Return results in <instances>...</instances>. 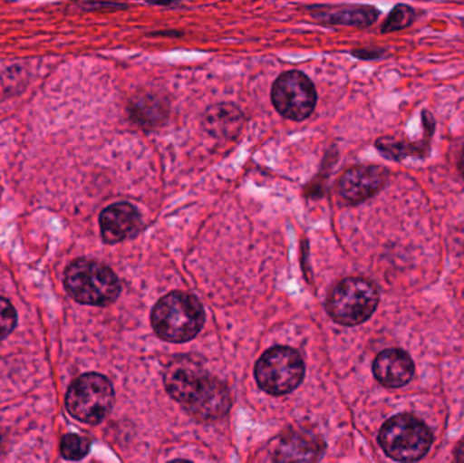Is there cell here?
Listing matches in <instances>:
<instances>
[{
  "label": "cell",
  "instance_id": "6da1fadb",
  "mask_svg": "<svg viewBox=\"0 0 464 463\" xmlns=\"http://www.w3.org/2000/svg\"><path fill=\"white\" fill-rule=\"evenodd\" d=\"M168 393L193 418L214 421L227 415L231 396L227 386L212 377L195 356H179L165 372Z\"/></svg>",
  "mask_w": 464,
  "mask_h": 463
},
{
  "label": "cell",
  "instance_id": "7a4b0ae2",
  "mask_svg": "<svg viewBox=\"0 0 464 463\" xmlns=\"http://www.w3.org/2000/svg\"><path fill=\"white\" fill-rule=\"evenodd\" d=\"M206 321L203 304L187 293H171L163 296L152 310L151 323L155 333L170 342H185L198 336Z\"/></svg>",
  "mask_w": 464,
  "mask_h": 463
},
{
  "label": "cell",
  "instance_id": "3957f363",
  "mask_svg": "<svg viewBox=\"0 0 464 463\" xmlns=\"http://www.w3.org/2000/svg\"><path fill=\"white\" fill-rule=\"evenodd\" d=\"M64 285L76 302L90 306H108L121 293L119 277L111 268L86 258L70 264L65 271Z\"/></svg>",
  "mask_w": 464,
  "mask_h": 463
},
{
  "label": "cell",
  "instance_id": "277c9868",
  "mask_svg": "<svg viewBox=\"0 0 464 463\" xmlns=\"http://www.w3.org/2000/svg\"><path fill=\"white\" fill-rule=\"evenodd\" d=\"M378 304V288L373 283L362 277H348L333 288L327 299V312L335 323L354 326L367 321Z\"/></svg>",
  "mask_w": 464,
  "mask_h": 463
},
{
  "label": "cell",
  "instance_id": "5b68a950",
  "mask_svg": "<svg viewBox=\"0 0 464 463\" xmlns=\"http://www.w3.org/2000/svg\"><path fill=\"white\" fill-rule=\"evenodd\" d=\"M433 438L430 429L413 416L390 419L382 427L379 443L387 456L395 461L416 462L427 456Z\"/></svg>",
  "mask_w": 464,
  "mask_h": 463
},
{
  "label": "cell",
  "instance_id": "8992f818",
  "mask_svg": "<svg viewBox=\"0 0 464 463\" xmlns=\"http://www.w3.org/2000/svg\"><path fill=\"white\" fill-rule=\"evenodd\" d=\"M114 401L111 383L100 374H86L71 385L67 393L68 412L82 423L98 424L111 412Z\"/></svg>",
  "mask_w": 464,
  "mask_h": 463
},
{
  "label": "cell",
  "instance_id": "52a82bcc",
  "mask_svg": "<svg viewBox=\"0 0 464 463\" xmlns=\"http://www.w3.org/2000/svg\"><path fill=\"white\" fill-rule=\"evenodd\" d=\"M303 377L304 363L302 356L288 347L266 351L256 366V382L273 396L291 393L302 383Z\"/></svg>",
  "mask_w": 464,
  "mask_h": 463
},
{
  "label": "cell",
  "instance_id": "ba28073f",
  "mask_svg": "<svg viewBox=\"0 0 464 463\" xmlns=\"http://www.w3.org/2000/svg\"><path fill=\"white\" fill-rule=\"evenodd\" d=\"M276 111L289 120L307 119L316 105V92L313 82L300 71L281 73L272 89Z\"/></svg>",
  "mask_w": 464,
  "mask_h": 463
},
{
  "label": "cell",
  "instance_id": "9c48e42d",
  "mask_svg": "<svg viewBox=\"0 0 464 463\" xmlns=\"http://www.w3.org/2000/svg\"><path fill=\"white\" fill-rule=\"evenodd\" d=\"M324 451L318 435L305 429H291L281 435L273 449L275 463H316Z\"/></svg>",
  "mask_w": 464,
  "mask_h": 463
},
{
  "label": "cell",
  "instance_id": "30bf717a",
  "mask_svg": "<svg viewBox=\"0 0 464 463\" xmlns=\"http://www.w3.org/2000/svg\"><path fill=\"white\" fill-rule=\"evenodd\" d=\"M386 174V170L379 166H354L341 177L337 185L338 193L346 203H362L383 188Z\"/></svg>",
  "mask_w": 464,
  "mask_h": 463
},
{
  "label": "cell",
  "instance_id": "8fae6325",
  "mask_svg": "<svg viewBox=\"0 0 464 463\" xmlns=\"http://www.w3.org/2000/svg\"><path fill=\"white\" fill-rule=\"evenodd\" d=\"M101 236L106 244H119L138 233L141 217L135 207L117 203L103 209L100 217Z\"/></svg>",
  "mask_w": 464,
  "mask_h": 463
},
{
  "label": "cell",
  "instance_id": "7c38bea8",
  "mask_svg": "<svg viewBox=\"0 0 464 463\" xmlns=\"http://www.w3.org/2000/svg\"><path fill=\"white\" fill-rule=\"evenodd\" d=\"M373 374L382 385L389 386V388H401L413 377V361L405 351H383L375 359Z\"/></svg>",
  "mask_w": 464,
  "mask_h": 463
},
{
  "label": "cell",
  "instance_id": "4fadbf2b",
  "mask_svg": "<svg viewBox=\"0 0 464 463\" xmlns=\"http://www.w3.org/2000/svg\"><path fill=\"white\" fill-rule=\"evenodd\" d=\"M243 116L235 106H212L206 114V127L209 133L218 138H235L240 132Z\"/></svg>",
  "mask_w": 464,
  "mask_h": 463
},
{
  "label": "cell",
  "instance_id": "5bb4252c",
  "mask_svg": "<svg viewBox=\"0 0 464 463\" xmlns=\"http://www.w3.org/2000/svg\"><path fill=\"white\" fill-rule=\"evenodd\" d=\"M90 440L81 435L68 434L62 440V454L68 461H81L90 451Z\"/></svg>",
  "mask_w": 464,
  "mask_h": 463
},
{
  "label": "cell",
  "instance_id": "9a60e30c",
  "mask_svg": "<svg viewBox=\"0 0 464 463\" xmlns=\"http://www.w3.org/2000/svg\"><path fill=\"white\" fill-rule=\"evenodd\" d=\"M378 18L376 10L371 8H357V10H345L343 13H335L334 15L329 16L332 24H359V26H367L373 24Z\"/></svg>",
  "mask_w": 464,
  "mask_h": 463
},
{
  "label": "cell",
  "instance_id": "2e32d148",
  "mask_svg": "<svg viewBox=\"0 0 464 463\" xmlns=\"http://www.w3.org/2000/svg\"><path fill=\"white\" fill-rule=\"evenodd\" d=\"M414 18H416V11L413 8L405 5H397L392 10V13L390 14L382 30L384 33H390L395 32V30L405 29V27L411 26L413 24Z\"/></svg>",
  "mask_w": 464,
  "mask_h": 463
},
{
  "label": "cell",
  "instance_id": "e0dca14e",
  "mask_svg": "<svg viewBox=\"0 0 464 463\" xmlns=\"http://www.w3.org/2000/svg\"><path fill=\"white\" fill-rule=\"evenodd\" d=\"M16 325V313L7 299L0 296V342L5 340Z\"/></svg>",
  "mask_w": 464,
  "mask_h": 463
},
{
  "label": "cell",
  "instance_id": "ac0fdd59",
  "mask_svg": "<svg viewBox=\"0 0 464 463\" xmlns=\"http://www.w3.org/2000/svg\"><path fill=\"white\" fill-rule=\"evenodd\" d=\"M455 463H464V442L458 448L455 453Z\"/></svg>",
  "mask_w": 464,
  "mask_h": 463
},
{
  "label": "cell",
  "instance_id": "d6986e66",
  "mask_svg": "<svg viewBox=\"0 0 464 463\" xmlns=\"http://www.w3.org/2000/svg\"><path fill=\"white\" fill-rule=\"evenodd\" d=\"M459 170H460V174H462V177L464 178V149H463L462 155H460Z\"/></svg>",
  "mask_w": 464,
  "mask_h": 463
},
{
  "label": "cell",
  "instance_id": "ffe728a7",
  "mask_svg": "<svg viewBox=\"0 0 464 463\" xmlns=\"http://www.w3.org/2000/svg\"><path fill=\"white\" fill-rule=\"evenodd\" d=\"M171 463H192V462H187V461H174V462H171Z\"/></svg>",
  "mask_w": 464,
  "mask_h": 463
}]
</instances>
